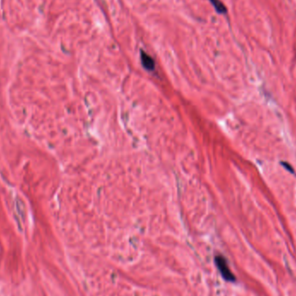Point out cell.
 Here are the masks:
<instances>
[{
  "instance_id": "cell-3",
  "label": "cell",
  "mask_w": 296,
  "mask_h": 296,
  "mask_svg": "<svg viewBox=\"0 0 296 296\" xmlns=\"http://www.w3.org/2000/svg\"><path fill=\"white\" fill-rule=\"evenodd\" d=\"M210 2L215 8L216 11L220 14H224L227 12V9L225 7V5L220 0H210Z\"/></svg>"
},
{
  "instance_id": "cell-2",
  "label": "cell",
  "mask_w": 296,
  "mask_h": 296,
  "mask_svg": "<svg viewBox=\"0 0 296 296\" xmlns=\"http://www.w3.org/2000/svg\"><path fill=\"white\" fill-rule=\"evenodd\" d=\"M140 59H141L143 67L145 69L147 70H154V67H155L154 59L151 58L149 55L146 54V52H144L143 50L140 51Z\"/></svg>"
},
{
  "instance_id": "cell-1",
  "label": "cell",
  "mask_w": 296,
  "mask_h": 296,
  "mask_svg": "<svg viewBox=\"0 0 296 296\" xmlns=\"http://www.w3.org/2000/svg\"><path fill=\"white\" fill-rule=\"evenodd\" d=\"M215 261L217 267L219 269L220 273L226 281H236V277L231 272L230 267L228 265L227 260L223 257V256H217Z\"/></svg>"
}]
</instances>
